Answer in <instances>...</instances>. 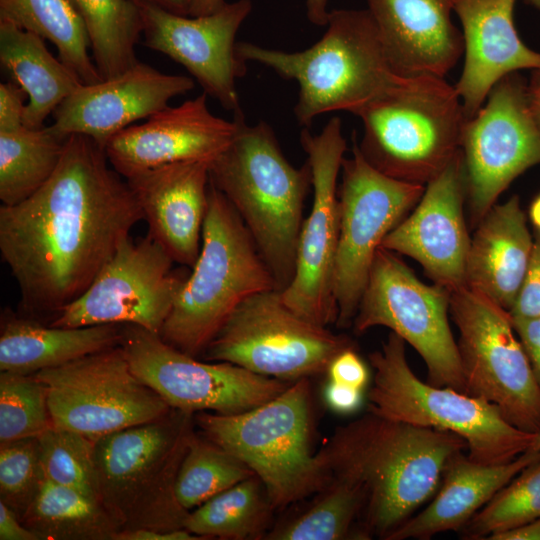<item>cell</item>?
<instances>
[{"instance_id": "1", "label": "cell", "mask_w": 540, "mask_h": 540, "mask_svg": "<svg viewBox=\"0 0 540 540\" xmlns=\"http://www.w3.org/2000/svg\"><path fill=\"white\" fill-rule=\"evenodd\" d=\"M105 148L70 135L58 167L26 200L0 207V252L18 314L49 323L91 285L144 215Z\"/></svg>"}, {"instance_id": "2", "label": "cell", "mask_w": 540, "mask_h": 540, "mask_svg": "<svg viewBox=\"0 0 540 540\" xmlns=\"http://www.w3.org/2000/svg\"><path fill=\"white\" fill-rule=\"evenodd\" d=\"M467 450L460 436L367 412L338 427L320 454L332 476L363 493L358 536L383 539L438 490L449 460Z\"/></svg>"}, {"instance_id": "3", "label": "cell", "mask_w": 540, "mask_h": 540, "mask_svg": "<svg viewBox=\"0 0 540 540\" xmlns=\"http://www.w3.org/2000/svg\"><path fill=\"white\" fill-rule=\"evenodd\" d=\"M234 117L237 134L210 163V180L241 217L283 291L295 272L311 169L307 161L301 168L290 164L269 124L249 126L242 111Z\"/></svg>"}, {"instance_id": "4", "label": "cell", "mask_w": 540, "mask_h": 540, "mask_svg": "<svg viewBox=\"0 0 540 540\" xmlns=\"http://www.w3.org/2000/svg\"><path fill=\"white\" fill-rule=\"evenodd\" d=\"M236 53L244 62H258L298 83L294 114L307 127L323 113L356 115L404 77L392 68L368 9L329 12L326 32L306 50L285 52L238 42Z\"/></svg>"}, {"instance_id": "5", "label": "cell", "mask_w": 540, "mask_h": 540, "mask_svg": "<svg viewBox=\"0 0 540 540\" xmlns=\"http://www.w3.org/2000/svg\"><path fill=\"white\" fill-rule=\"evenodd\" d=\"M273 289H277L275 279L250 232L210 180L200 253L160 337L196 357L241 302Z\"/></svg>"}, {"instance_id": "6", "label": "cell", "mask_w": 540, "mask_h": 540, "mask_svg": "<svg viewBox=\"0 0 540 540\" xmlns=\"http://www.w3.org/2000/svg\"><path fill=\"white\" fill-rule=\"evenodd\" d=\"M194 413L171 408L152 421L94 441L98 499L121 530L185 529L176 476L193 430Z\"/></svg>"}, {"instance_id": "7", "label": "cell", "mask_w": 540, "mask_h": 540, "mask_svg": "<svg viewBox=\"0 0 540 540\" xmlns=\"http://www.w3.org/2000/svg\"><path fill=\"white\" fill-rule=\"evenodd\" d=\"M356 116L363 158L389 177L422 185L458 154L467 120L455 87L429 74L402 77Z\"/></svg>"}, {"instance_id": "8", "label": "cell", "mask_w": 540, "mask_h": 540, "mask_svg": "<svg viewBox=\"0 0 540 540\" xmlns=\"http://www.w3.org/2000/svg\"><path fill=\"white\" fill-rule=\"evenodd\" d=\"M195 423L212 442L261 480L274 510L321 491L331 474L311 450L310 388L299 379L274 399L238 414L200 412Z\"/></svg>"}, {"instance_id": "9", "label": "cell", "mask_w": 540, "mask_h": 540, "mask_svg": "<svg viewBox=\"0 0 540 540\" xmlns=\"http://www.w3.org/2000/svg\"><path fill=\"white\" fill-rule=\"evenodd\" d=\"M405 343L391 332L381 349L369 354L374 371L369 412L454 433L467 443V456L482 464L507 463L530 448L536 434L511 424L494 405L421 381L409 366Z\"/></svg>"}, {"instance_id": "10", "label": "cell", "mask_w": 540, "mask_h": 540, "mask_svg": "<svg viewBox=\"0 0 540 540\" xmlns=\"http://www.w3.org/2000/svg\"><path fill=\"white\" fill-rule=\"evenodd\" d=\"M350 347L348 337L300 316L273 289L241 302L203 353L207 360L294 382L326 373L334 357Z\"/></svg>"}, {"instance_id": "11", "label": "cell", "mask_w": 540, "mask_h": 540, "mask_svg": "<svg viewBox=\"0 0 540 540\" xmlns=\"http://www.w3.org/2000/svg\"><path fill=\"white\" fill-rule=\"evenodd\" d=\"M450 314L465 393L494 405L517 428L540 431V386L510 313L466 286L451 291Z\"/></svg>"}, {"instance_id": "12", "label": "cell", "mask_w": 540, "mask_h": 540, "mask_svg": "<svg viewBox=\"0 0 540 540\" xmlns=\"http://www.w3.org/2000/svg\"><path fill=\"white\" fill-rule=\"evenodd\" d=\"M450 293L435 283L425 284L396 253L380 247L353 320L354 330L389 328L419 353L430 384L465 393L448 319Z\"/></svg>"}, {"instance_id": "13", "label": "cell", "mask_w": 540, "mask_h": 540, "mask_svg": "<svg viewBox=\"0 0 540 540\" xmlns=\"http://www.w3.org/2000/svg\"><path fill=\"white\" fill-rule=\"evenodd\" d=\"M33 375L45 386L53 427L93 441L171 409L133 373L120 345Z\"/></svg>"}, {"instance_id": "14", "label": "cell", "mask_w": 540, "mask_h": 540, "mask_svg": "<svg viewBox=\"0 0 540 540\" xmlns=\"http://www.w3.org/2000/svg\"><path fill=\"white\" fill-rule=\"evenodd\" d=\"M339 241L334 270L336 324L353 323L377 250L422 197L425 186L372 167L354 142L341 166Z\"/></svg>"}, {"instance_id": "15", "label": "cell", "mask_w": 540, "mask_h": 540, "mask_svg": "<svg viewBox=\"0 0 540 540\" xmlns=\"http://www.w3.org/2000/svg\"><path fill=\"white\" fill-rule=\"evenodd\" d=\"M133 373L171 407L188 412L238 414L277 397L292 382L230 362L196 360L158 333L123 324L120 342Z\"/></svg>"}, {"instance_id": "16", "label": "cell", "mask_w": 540, "mask_h": 540, "mask_svg": "<svg viewBox=\"0 0 540 540\" xmlns=\"http://www.w3.org/2000/svg\"><path fill=\"white\" fill-rule=\"evenodd\" d=\"M460 152L465 200L476 227L512 181L540 163V130L517 72L500 80L486 105L465 121Z\"/></svg>"}, {"instance_id": "17", "label": "cell", "mask_w": 540, "mask_h": 540, "mask_svg": "<svg viewBox=\"0 0 540 540\" xmlns=\"http://www.w3.org/2000/svg\"><path fill=\"white\" fill-rule=\"evenodd\" d=\"M300 143L311 169L313 202L301 227L294 276L281 293L294 312L327 327L338 317L334 296L340 227L337 178L346 151L341 120L331 118L317 135L303 129Z\"/></svg>"}, {"instance_id": "18", "label": "cell", "mask_w": 540, "mask_h": 540, "mask_svg": "<svg viewBox=\"0 0 540 540\" xmlns=\"http://www.w3.org/2000/svg\"><path fill=\"white\" fill-rule=\"evenodd\" d=\"M150 236L119 245L87 290L49 323L57 327L133 324L160 334L187 276Z\"/></svg>"}, {"instance_id": "19", "label": "cell", "mask_w": 540, "mask_h": 540, "mask_svg": "<svg viewBox=\"0 0 540 540\" xmlns=\"http://www.w3.org/2000/svg\"><path fill=\"white\" fill-rule=\"evenodd\" d=\"M137 4L144 45L181 64L207 95L224 109L241 111L235 79L245 74V62L236 53V33L252 9L251 0L226 3L203 16H183L153 3Z\"/></svg>"}, {"instance_id": "20", "label": "cell", "mask_w": 540, "mask_h": 540, "mask_svg": "<svg viewBox=\"0 0 540 540\" xmlns=\"http://www.w3.org/2000/svg\"><path fill=\"white\" fill-rule=\"evenodd\" d=\"M465 187L461 152L430 180L414 210L381 247L416 260L432 281L450 292L466 286L470 248L463 211Z\"/></svg>"}, {"instance_id": "21", "label": "cell", "mask_w": 540, "mask_h": 540, "mask_svg": "<svg viewBox=\"0 0 540 540\" xmlns=\"http://www.w3.org/2000/svg\"><path fill=\"white\" fill-rule=\"evenodd\" d=\"M238 127L236 117L227 121L210 112L204 92L123 129L107 142L105 152L124 178L171 163H211L229 146Z\"/></svg>"}, {"instance_id": "22", "label": "cell", "mask_w": 540, "mask_h": 540, "mask_svg": "<svg viewBox=\"0 0 540 540\" xmlns=\"http://www.w3.org/2000/svg\"><path fill=\"white\" fill-rule=\"evenodd\" d=\"M194 86L191 77L165 74L139 62L114 77L81 85L55 109L49 128L62 139L85 135L105 148L114 135L168 107L172 98Z\"/></svg>"}, {"instance_id": "23", "label": "cell", "mask_w": 540, "mask_h": 540, "mask_svg": "<svg viewBox=\"0 0 540 540\" xmlns=\"http://www.w3.org/2000/svg\"><path fill=\"white\" fill-rule=\"evenodd\" d=\"M142 209L150 235L181 265L199 256L208 207L210 162H177L125 178Z\"/></svg>"}, {"instance_id": "24", "label": "cell", "mask_w": 540, "mask_h": 540, "mask_svg": "<svg viewBox=\"0 0 540 540\" xmlns=\"http://www.w3.org/2000/svg\"><path fill=\"white\" fill-rule=\"evenodd\" d=\"M516 0H455L462 26L464 66L454 85L467 119L493 87L523 69L540 68V52L529 48L514 24Z\"/></svg>"}, {"instance_id": "25", "label": "cell", "mask_w": 540, "mask_h": 540, "mask_svg": "<svg viewBox=\"0 0 540 540\" xmlns=\"http://www.w3.org/2000/svg\"><path fill=\"white\" fill-rule=\"evenodd\" d=\"M387 57L404 77L445 75L463 54L455 0H367Z\"/></svg>"}, {"instance_id": "26", "label": "cell", "mask_w": 540, "mask_h": 540, "mask_svg": "<svg viewBox=\"0 0 540 540\" xmlns=\"http://www.w3.org/2000/svg\"><path fill=\"white\" fill-rule=\"evenodd\" d=\"M538 460L540 453L530 451L502 464H482L462 452L455 454L447 463L440 487L429 505L386 539L425 540L438 533L462 529L504 486Z\"/></svg>"}, {"instance_id": "27", "label": "cell", "mask_w": 540, "mask_h": 540, "mask_svg": "<svg viewBox=\"0 0 540 540\" xmlns=\"http://www.w3.org/2000/svg\"><path fill=\"white\" fill-rule=\"evenodd\" d=\"M476 227L467 257L466 287L510 312L533 247L519 197L494 205Z\"/></svg>"}, {"instance_id": "28", "label": "cell", "mask_w": 540, "mask_h": 540, "mask_svg": "<svg viewBox=\"0 0 540 540\" xmlns=\"http://www.w3.org/2000/svg\"><path fill=\"white\" fill-rule=\"evenodd\" d=\"M123 324L57 327L5 309L0 371L34 374L120 345Z\"/></svg>"}, {"instance_id": "29", "label": "cell", "mask_w": 540, "mask_h": 540, "mask_svg": "<svg viewBox=\"0 0 540 540\" xmlns=\"http://www.w3.org/2000/svg\"><path fill=\"white\" fill-rule=\"evenodd\" d=\"M0 62L27 94V128L44 127L46 118L83 82L55 58L44 39L14 23L0 19Z\"/></svg>"}, {"instance_id": "30", "label": "cell", "mask_w": 540, "mask_h": 540, "mask_svg": "<svg viewBox=\"0 0 540 540\" xmlns=\"http://www.w3.org/2000/svg\"><path fill=\"white\" fill-rule=\"evenodd\" d=\"M21 521L41 540H115L121 531L99 499L45 478Z\"/></svg>"}, {"instance_id": "31", "label": "cell", "mask_w": 540, "mask_h": 540, "mask_svg": "<svg viewBox=\"0 0 540 540\" xmlns=\"http://www.w3.org/2000/svg\"><path fill=\"white\" fill-rule=\"evenodd\" d=\"M0 19L49 40L83 84L103 80L89 55L86 27L68 0H0Z\"/></svg>"}, {"instance_id": "32", "label": "cell", "mask_w": 540, "mask_h": 540, "mask_svg": "<svg viewBox=\"0 0 540 540\" xmlns=\"http://www.w3.org/2000/svg\"><path fill=\"white\" fill-rule=\"evenodd\" d=\"M66 139L50 128L0 132V200L16 205L38 191L62 158Z\"/></svg>"}, {"instance_id": "33", "label": "cell", "mask_w": 540, "mask_h": 540, "mask_svg": "<svg viewBox=\"0 0 540 540\" xmlns=\"http://www.w3.org/2000/svg\"><path fill=\"white\" fill-rule=\"evenodd\" d=\"M274 511L265 487L251 476L188 512L184 528L203 539H260Z\"/></svg>"}, {"instance_id": "34", "label": "cell", "mask_w": 540, "mask_h": 540, "mask_svg": "<svg viewBox=\"0 0 540 540\" xmlns=\"http://www.w3.org/2000/svg\"><path fill=\"white\" fill-rule=\"evenodd\" d=\"M82 19L93 61L102 79L114 77L140 61L135 46L142 34L134 0H68Z\"/></svg>"}, {"instance_id": "35", "label": "cell", "mask_w": 540, "mask_h": 540, "mask_svg": "<svg viewBox=\"0 0 540 540\" xmlns=\"http://www.w3.org/2000/svg\"><path fill=\"white\" fill-rule=\"evenodd\" d=\"M314 503L302 514L267 533L274 540H340L356 536L354 525L363 509V493L358 486L332 476L318 492Z\"/></svg>"}, {"instance_id": "36", "label": "cell", "mask_w": 540, "mask_h": 540, "mask_svg": "<svg viewBox=\"0 0 540 540\" xmlns=\"http://www.w3.org/2000/svg\"><path fill=\"white\" fill-rule=\"evenodd\" d=\"M254 475L239 458L193 433L176 476L175 496L189 511Z\"/></svg>"}, {"instance_id": "37", "label": "cell", "mask_w": 540, "mask_h": 540, "mask_svg": "<svg viewBox=\"0 0 540 540\" xmlns=\"http://www.w3.org/2000/svg\"><path fill=\"white\" fill-rule=\"evenodd\" d=\"M540 517V460L504 486L462 528L466 539H487Z\"/></svg>"}, {"instance_id": "38", "label": "cell", "mask_w": 540, "mask_h": 540, "mask_svg": "<svg viewBox=\"0 0 540 540\" xmlns=\"http://www.w3.org/2000/svg\"><path fill=\"white\" fill-rule=\"evenodd\" d=\"M38 442L46 480L98 499L93 440L52 426L38 436Z\"/></svg>"}, {"instance_id": "39", "label": "cell", "mask_w": 540, "mask_h": 540, "mask_svg": "<svg viewBox=\"0 0 540 540\" xmlns=\"http://www.w3.org/2000/svg\"><path fill=\"white\" fill-rule=\"evenodd\" d=\"M45 386L33 375L0 373V443L38 437L51 428Z\"/></svg>"}, {"instance_id": "40", "label": "cell", "mask_w": 540, "mask_h": 540, "mask_svg": "<svg viewBox=\"0 0 540 540\" xmlns=\"http://www.w3.org/2000/svg\"><path fill=\"white\" fill-rule=\"evenodd\" d=\"M43 480L38 437L0 443V501L20 520Z\"/></svg>"}, {"instance_id": "41", "label": "cell", "mask_w": 540, "mask_h": 540, "mask_svg": "<svg viewBox=\"0 0 540 540\" xmlns=\"http://www.w3.org/2000/svg\"><path fill=\"white\" fill-rule=\"evenodd\" d=\"M512 317H540V233L533 239L532 252L527 272L518 294L510 310Z\"/></svg>"}, {"instance_id": "42", "label": "cell", "mask_w": 540, "mask_h": 540, "mask_svg": "<svg viewBox=\"0 0 540 540\" xmlns=\"http://www.w3.org/2000/svg\"><path fill=\"white\" fill-rule=\"evenodd\" d=\"M327 375L330 381L364 390L369 380V371L353 347L340 352L331 361Z\"/></svg>"}, {"instance_id": "43", "label": "cell", "mask_w": 540, "mask_h": 540, "mask_svg": "<svg viewBox=\"0 0 540 540\" xmlns=\"http://www.w3.org/2000/svg\"><path fill=\"white\" fill-rule=\"evenodd\" d=\"M26 92L15 82L0 84V132H11L24 126Z\"/></svg>"}, {"instance_id": "44", "label": "cell", "mask_w": 540, "mask_h": 540, "mask_svg": "<svg viewBox=\"0 0 540 540\" xmlns=\"http://www.w3.org/2000/svg\"><path fill=\"white\" fill-rule=\"evenodd\" d=\"M514 330L528 357L534 377L540 386V317H512Z\"/></svg>"}, {"instance_id": "45", "label": "cell", "mask_w": 540, "mask_h": 540, "mask_svg": "<svg viewBox=\"0 0 540 540\" xmlns=\"http://www.w3.org/2000/svg\"><path fill=\"white\" fill-rule=\"evenodd\" d=\"M324 400L334 412L350 414L361 406L363 390L328 380L324 388Z\"/></svg>"}, {"instance_id": "46", "label": "cell", "mask_w": 540, "mask_h": 540, "mask_svg": "<svg viewBox=\"0 0 540 540\" xmlns=\"http://www.w3.org/2000/svg\"><path fill=\"white\" fill-rule=\"evenodd\" d=\"M0 540H41L17 515L0 501Z\"/></svg>"}, {"instance_id": "47", "label": "cell", "mask_w": 540, "mask_h": 540, "mask_svg": "<svg viewBox=\"0 0 540 540\" xmlns=\"http://www.w3.org/2000/svg\"><path fill=\"white\" fill-rule=\"evenodd\" d=\"M200 536L194 535L186 529L161 531L155 529H128L121 530L115 540H200Z\"/></svg>"}, {"instance_id": "48", "label": "cell", "mask_w": 540, "mask_h": 540, "mask_svg": "<svg viewBox=\"0 0 540 540\" xmlns=\"http://www.w3.org/2000/svg\"><path fill=\"white\" fill-rule=\"evenodd\" d=\"M487 540H540V517L515 528L495 533Z\"/></svg>"}, {"instance_id": "49", "label": "cell", "mask_w": 540, "mask_h": 540, "mask_svg": "<svg viewBox=\"0 0 540 540\" xmlns=\"http://www.w3.org/2000/svg\"><path fill=\"white\" fill-rule=\"evenodd\" d=\"M527 98L533 119L540 130V68L533 70L527 84Z\"/></svg>"}, {"instance_id": "50", "label": "cell", "mask_w": 540, "mask_h": 540, "mask_svg": "<svg viewBox=\"0 0 540 540\" xmlns=\"http://www.w3.org/2000/svg\"><path fill=\"white\" fill-rule=\"evenodd\" d=\"M329 0H306L307 17L309 21L318 26H325L328 22Z\"/></svg>"}, {"instance_id": "51", "label": "cell", "mask_w": 540, "mask_h": 540, "mask_svg": "<svg viewBox=\"0 0 540 540\" xmlns=\"http://www.w3.org/2000/svg\"><path fill=\"white\" fill-rule=\"evenodd\" d=\"M225 4L226 2L224 0H192L189 16L196 17L212 14L221 9Z\"/></svg>"}, {"instance_id": "52", "label": "cell", "mask_w": 540, "mask_h": 540, "mask_svg": "<svg viewBox=\"0 0 540 540\" xmlns=\"http://www.w3.org/2000/svg\"><path fill=\"white\" fill-rule=\"evenodd\" d=\"M153 3L169 12L189 16V9L192 0H143Z\"/></svg>"}, {"instance_id": "53", "label": "cell", "mask_w": 540, "mask_h": 540, "mask_svg": "<svg viewBox=\"0 0 540 540\" xmlns=\"http://www.w3.org/2000/svg\"><path fill=\"white\" fill-rule=\"evenodd\" d=\"M529 218L537 232L540 233V194L530 205Z\"/></svg>"}, {"instance_id": "54", "label": "cell", "mask_w": 540, "mask_h": 540, "mask_svg": "<svg viewBox=\"0 0 540 540\" xmlns=\"http://www.w3.org/2000/svg\"><path fill=\"white\" fill-rule=\"evenodd\" d=\"M527 451L540 453V431L536 433V436Z\"/></svg>"}, {"instance_id": "55", "label": "cell", "mask_w": 540, "mask_h": 540, "mask_svg": "<svg viewBox=\"0 0 540 540\" xmlns=\"http://www.w3.org/2000/svg\"><path fill=\"white\" fill-rule=\"evenodd\" d=\"M525 4L540 10V0H523Z\"/></svg>"}]
</instances>
